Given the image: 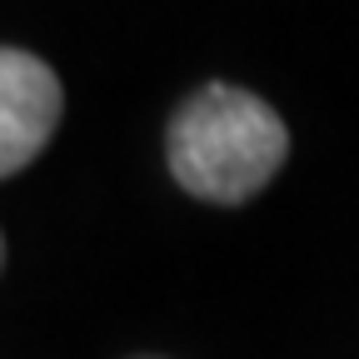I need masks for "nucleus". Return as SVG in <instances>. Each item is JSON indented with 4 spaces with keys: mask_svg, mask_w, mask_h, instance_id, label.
I'll list each match as a JSON object with an SVG mask.
<instances>
[{
    "mask_svg": "<svg viewBox=\"0 0 359 359\" xmlns=\"http://www.w3.org/2000/svg\"><path fill=\"white\" fill-rule=\"evenodd\" d=\"M0 269H6V235H0Z\"/></svg>",
    "mask_w": 359,
    "mask_h": 359,
    "instance_id": "7ed1b4c3",
    "label": "nucleus"
},
{
    "mask_svg": "<svg viewBox=\"0 0 359 359\" xmlns=\"http://www.w3.org/2000/svg\"><path fill=\"white\" fill-rule=\"evenodd\" d=\"M65 115V90L50 60L20 45H0V180L20 175L55 140Z\"/></svg>",
    "mask_w": 359,
    "mask_h": 359,
    "instance_id": "f03ea898",
    "label": "nucleus"
},
{
    "mask_svg": "<svg viewBox=\"0 0 359 359\" xmlns=\"http://www.w3.org/2000/svg\"><path fill=\"white\" fill-rule=\"evenodd\" d=\"M135 359H160V354H135Z\"/></svg>",
    "mask_w": 359,
    "mask_h": 359,
    "instance_id": "20e7f679",
    "label": "nucleus"
},
{
    "mask_svg": "<svg viewBox=\"0 0 359 359\" xmlns=\"http://www.w3.org/2000/svg\"><path fill=\"white\" fill-rule=\"evenodd\" d=\"M290 160V125L255 90L210 80L170 110L165 165L185 195L205 205L255 200Z\"/></svg>",
    "mask_w": 359,
    "mask_h": 359,
    "instance_id": "f257e3e1",
    "label": "nucleus"
}]
</instances>
